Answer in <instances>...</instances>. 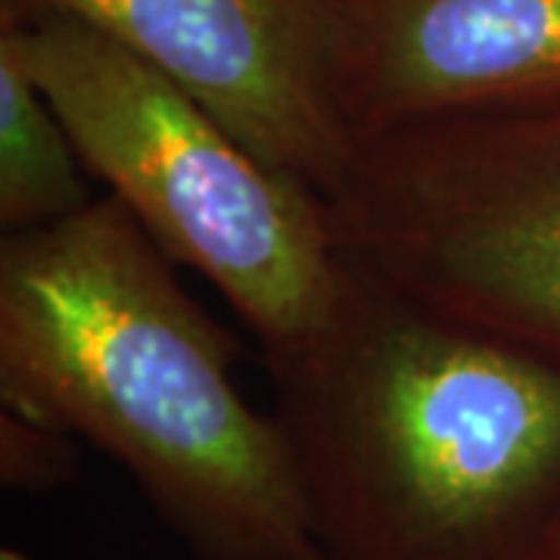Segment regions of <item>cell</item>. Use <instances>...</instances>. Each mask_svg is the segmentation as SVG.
I'll return each instance as SVG.
<instances>
[{"label":"cell","instance_id":"cell-1","mask_svg":"<svg viewBox=\"0 0 560 560\" xmlns=\"http://www.w3.org/2000/svg\"><path fill=\"white\" fill-rule=\"evenodd\" d=\"M231 334L119 200L0 241V399L116 458L200 560H324Z\"/></svg>","mask_w":560,"mask_h":560},{"label":"cell","instance_id":"cell-2","mask_svg":"<svg viewBox=\"0 0 560 560\" xmlns=\"http://www.w3.org/2000/svg\"><path fill=\"white\" fill-rule=\"evenodd\" d=\"M324 560H539L560 511V368L352 265L265 355Z\"/></svg>","mask_w":560,"mask_h":560},{"label":"cell","instance_id":"cell-3","mask_svg":"<svg viewBox=\"0 0 560 560\" xmlns=\"http://www.w3.org/2000/svg\"><path fill=\"white\" fill-rule=\"evenodd\" d=\"M79 150L147 237L219 290L278 355L312 340L352 278L327 200L101 28L60 10L0 7Z\"/></svg>","mask_w":560,"mask_h":560},{"label":"cell","instance_id":"cell-4","mask_svg":"<svg viewBox=\"0 0 560 560\" xmlns=\"http://www.w3.org/2000/svg\"><path fill=\"white\" fill-rule=\"evenodd\" d=\"M327 206L355 268L560 368V106L364 135Z\"/></svg>","mask_w":560,"mask_h":560},{"label":"cell","instance_id":"cell-5","mask_svg":"<svg viewBox=\"0 0 560 560\" xmlns=\"http://www.w3.org/2000/svg\"><path fill=\"white\" fill-rule=\"evenodd\" d=\"M101 28L268 165L330 202L359 138L342 109L346 0H3Z\"/></svg>","mask_w":560,"mask_h":560},{"label":"cell","instance_id":"cell-6","mask_svg":"<svg viewBox=\"0 0 560 560\" xmlns=\"http://www.w3.org/2000/svg\"><path fill=\"white\" fill-rule=\"evenodd\" d=\"M340 88L355 138L560 106V0H346Z\"/></svg>","mask_w":560,"mask_h":560},{"label":"cell","instance_id":"cell-7","mask_svg":"<svg viewBox=\"0 0 560 560\" xmlns=\"http://www.w3.org/2000/svg\"><path fill=\"white\" fill-rule=\"evenodd\" d=\"M79 150L44 97L16 32L0 22V228L22 234L94 200Z\"/></svg>","mask_w":560,"mask_h":560},{"label":"cell","instance_id":"cell-8","mask_svg":"<svg viewBox=\"0 0 560 560\" xmlns=\"http://www.w3.org/2000/svg\"><path fill=\"white\" fill-rule=\"evenodd\" d=\"M79 455L72 433L22 411H0V477L16 492H47L72 480Z\"/></svg>","mask_w":560,"mask_h":560},{"label":"cell","instance_id":"cell-9","mask_svg":"<svg viewBox=\"0 0 560 560\" xmlns=\"http://www.w3.org/2000/svg\"><path fill=\"white\" fill-rule=\"evenodd\" d=\"M539 560H560V511L558 517H555V523H551V529H548V536H545Z\"/></svg>","mask_w":560,"mask_h":560}]
</instances>
